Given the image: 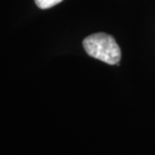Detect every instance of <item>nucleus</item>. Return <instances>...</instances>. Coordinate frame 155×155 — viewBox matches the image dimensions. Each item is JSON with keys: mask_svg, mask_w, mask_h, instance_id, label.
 Returning a JSON list of instances; mask_svg holds the SVG:
<instances>
[{"mask_svg": "<svg viewBox=\"0 0 155 155\" xmlns=\"http://www.w3.org/2000/svg\"><path fill=\"white\" fill-rule=\"evenodd\" d=\"M86 53L110 65H116L121 59V50L113 36L99 32L87 36L83 40Z\"/></svg>", "mask_w": 155, "mask_h": 155, "instance_id": "nucleus-1", "label": "nucleus"}, {"mask_svg": "<svg viewBox=\"0 0 155 155\" xmlns=\"http://www.w3.org/2000/svg\"><path fill=\"white\" fill-rule=\"evenodd\" d=\"M63 0H35L36 5L41 9H48L57 5Z\"/></svg>", "mask_w": 155, "mask_h": 155, "instance_id": "nucleus-2", "label": "nucleus"}]
</instances>
